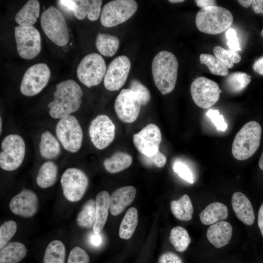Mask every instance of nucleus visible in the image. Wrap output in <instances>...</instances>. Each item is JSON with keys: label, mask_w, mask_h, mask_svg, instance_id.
<instances>
[{"label": "nucleus", "mask_w": 263, "mask_h": 263, "mask_svg": "<svg viewBox=\"0 0 263 263\" xmlns=\"http://www.w3.org/2000/svg\"><path fill=\"white\" fill-rule=\"evenodd\" d=\"M119 46L118 38L108 34L98 33L95 40V46L98 52L105 56H113Z\"/></svg>", "instance_id": "obj_30"}, {"label": "nucleus", "mask_w": 263, "mask_h": 263, "mask_svg": "<svg viewBox=\"0 0 263 263\" xmlns=\"http://www.w3.org/2000/svg\"><path fill=\"white\" fill-rule=\"evenodd\" d=\"M15 36L17 51L21 57L32 59L40 53L41 37L34 26H16Z\"/></svg>", "instance_id": "obj_10"}, {"label": "nucleus", "mask_w": 263, "mask_h": 263, "mask_svg": "<svg viewBox=\"0 0 263 263\" xmlns=\"http://www.w3.org/2000/svg\"><path fill=\"white\" fill-rule=\"evenodd\" d=\"M38 206L37 195L33 191L27 189L16 195L9 203V208L14 214L26 218L35 215Z\"/></svg>", "instance_id": "obj_18"}, {"label": "nucleus", "mask_w": 263, "mask_h": 263, "mask_svg": "<svg viewBox=\"0 0 263 263\" xmlns=\"http://www.w3.org/2000/svg\"><path fill=\"white\" fill-rule=\"evenodd\" d=\"M173 169L175 172L189 183L193 184L194 182L192 172L185 163L180 161L176 162L173 165Z\"/></svg>", "instance_id": "obj_42"}, {"label": "nucleus", "mask_w": 263, "mask_h": 263, "mask_svg": "<svg viewBox=\"0 0 263 263\" xmlns=\"http://www.w3.org/2000/svg\"><path fill=\"white\" fill-rule=\"evenodd\" d=\"M213 52L215 56L227 68H232L234 63H239L241 59V56L236 52L224 49L220 46H215Z\"/></svg>", "instance_id": "obj_38"}, {"label": "nucleus", "mask_w": 263, "mask_h": 263, "mask_svg": "<svg viewBox=\"0 0 263 263\" xmlns=\"http://www.w3.org/2000/svg\"><path fill=\"white\" fill-rule=\"evenodd\" d=\"M53 94V100L48 107L49 114L55 119L68 117L80 108L83 95L80 86L74 80L63 81L56 85Z\"/></svg>", "instance_id": "obj_1"}, {"label": "nucleus", "mask_w": 263, "mask_h": 263, "mask_svg": "<svg viewBox=\"0 0 263 263\" xmlns=\"http://www.w3.org/2000/svg\"><path fill=\"white\" fill-rule=\"evenodd\" d=\"M262 128L255 121L245 124L236 133L232 146V153L237 160L243 161L251 157L261 142Z\"/></svg>", "instance_id": "obj_4"}, {"label": "nucleus", "mask_w": 263, "mask_h": 263, "mask_svg": "<svg viewBox=\"0 0 263 263\" xmlns=\"http://www.w3.org/2000/svg\"><path fill=\"white\" fill-rule=\"evenodd\" d=\"M138 5L133 0H112L103 6L100 22L106 27H112L123 23L131 18L137 9Z\"/></svg>", "instance_id": "obj_7"}, {"label": "nucleus", "mask_w": 263, "mask_h": 263, "mask_svg": "<svg viewBox=\"0 0 263 263\" xmlns=\"http://www.w3.org/2000/svg\"><path fill=\"white\" fill-rule=\"evenodd\" d=\"M195 3L198 7L203 9L206 7L216 6V0H195Z\"/></svg>", "instance_id": "obj_48"}, {"label": "nucleus", "mask_w": 263, "mask_h": 263, "mask_svg": "<svg viewBox=\"0 0 263 263\" xmlns=\"http://www.w3.org/2000/svg\"><path fill=\"white\" fill-rule=\"evenodd\" d=\"M58 169L56 165L52 161L44 163L40 167L37 176L38 185L42 188L52 186L56 182Z\"/></svg>", "instance_id": "obj_28"}, {"label": "nucleus", "mask_w": 263, "mask_h": 263, "mask_svg": "<svg viewBox=\"0 0 263 263\" xmlns=\"http://www.w3.org/2000/svg\"><path fill=\"white\" fill-rule=\"evenodd\" d=\"M233 21L231 13L227 9L217 5L201 9L195 18L198 29L210 35L224 32L230 26Z\"/></svg>", "instance_id": "obj_3"}, {"label": "nucleus", "mask_w": 263, "mask_h": 263, "mask_svg": "<svg viewBox=\"0 0 263 263\" xmlns=\"http://www.w3.org/2000/svg\"><path fill=\"white\" fill-rule=\"evenodd\" d=\"M60 183L64 197L68 201L75 202L84 196L88 186L87 175L82 170L70 168L63 173Z\"/></svg>", "instance_id": "obj_11"}, {"label": "nucleus", "mask_w": 263, "mask_h": 263, "mask_svg": "<svg viewBox=\"0 0 263 263\" xmlns=\"http://www.w3.org/2000/svg\"><path fill=\"white\" fill-rule=\"evenodd\" d=\"M206 115L211 119L218 131L225 132L227 124L223 115L220 114L219 110L210 109L207 112Z\"/></svg>", "instance_id": "obj_43"}, {"label": "nucleus", "mask_w": 263, "mask_h": 263, "mask_svg": "<svg viewBox=\"0 0 263 263\" xmlns=\"http://www.w3.org/2000/svg\"><path fill=\"white\" fill-rule=\"evenodd\" d=\"M95 217V201L93 199H90L83 205L77 216L76 222L81 227L90 228L94 225Z\"/></svg>", "instance_id": "obj_33"}, {"label": "nucleus", "mask_w": 263, "mask_h": 263, "mask_svg": "<svg viewBox=\"0 0 263 263\" xmlns=\"http://www.w3.org/2000/svg\"><path fill=\"white\" fill-rule=\"evenodd\" d=\"M190 91L194 103L203 109L214 105L219 100L222 92L216 82L204 76L194 79L191 84Z\"/></svg>", "instance_id": "obj_12"}, {"label": "nucleus", "mask_w": 263, "mask_h": 263, "mask_svg": "<svg viewBox=\"0 0 263 263\" xmlns=\"http://www.w3.org/2000/svg\"><path fill=\"white\" fill-rule=\"evenodd\" d=\"M110 199L109 193L105 190L99 192L96 197V217L93 227L94 233H100L107 222L110 210Z\"/></svg>", "instance_id": "obj_23"}, {"label": "nucleus", "mask_w": 263, "mask_h": 263, "mask_svg": "<svg viewBox=\"0 0 263 263\" xmlns=\"http://www.w3.org/2000/svg\"><path fill=\"white\" fill-rule=\"evenodd\" d=\"M252 8L257 14H263V0H253L251 4Z\"/></svg>", "instance_id": "obj_50"}, {"label": "nucleus", "mask_w": 263, "mask_h": 263, "mask_svg": "<svg viewBox=\"0 0 263 263\" xmlns=\"http://www.w3.org/2000/svg\"><path fill=\"white\" fill-rule=\"evenodd\" d=\"M261 36L263 37V29L261 32Z\"/></svg>", "instance_id": "obj_56"}, {"label": "nucleus", "mask_w": 263, "mask_h": 263, "mask_svg": "<svg viewBox=\"0 0 263 263\" xmlns=\"http://www.w3.org/2000/svg\"><path fill=\"white\" fill-rule=\"evenodd\" d=\"M141 106L139 98L135 93L130 89H123L115 100L114 110L120 120L131 123L137 118Z\"/></svg>", "instance_id": "obj_15"}, {"label": "nucleus", "mask_w": 263, "mask_h": 263, "mask_svg": "<svg viewBox=\"0 0 263 263\" xmlns=\"http://www.w3.org/2000/svg\"><path fill=\"white\" fill-rule=\"evenodd\" d=\"M130 89L136 94L141 105H146L150 100V94L148 88L136 79H132L129 85Z\"/></svg>", "instance_id": "obj_40"}, {"label": "nucleus", "mask_w": 263, "mask_h": 263, "mask_svg": "<svg viewBox=\"0 0 263 263\" xmlns=\"http://www.w3.org/2000/svg\"><path fill=\"white\" fill-rule=\"evenodd\" d=\"M60 150L59 142L50 132L46 131L41 134L39 150L43 158L46 159H54L59 155Z\"/></svg>", "instance_id": "obj_27"}, {"label": "nucleus", "mask_w": 263, "mask_h": 263, "mask_svg": "<svg viewBox=\"0 0 263 263\" xmlns=\"http://www.w3.org/2000/svg\"><path fill=\"white\" fill-rule=\"evenodd\" d=\"M141 160L143 164L146 166L154 165L158 168L164 167L167 162V158L165 155L159 151L151 156H146L142 155Z\"/></svg>", "instance_id": "obj_44"}, {"label": "nucleus", "mask_w": 263, "mask_h": 263, "mask_svg": "<svg viewBox=\"0 0 263 263\" xmlns=\"http://www.w3.org/2000/svg\"><path fill=\"white\" fill-rule=\"evenodd\" d=\"M259 166L260 168L263 171V151L261 155L259 161Z\"/></svg>", "instance_id": "obj_53"}, {"label": "nucleus", "mask_w": 263, "mask_h": 263, "mask_svg": "<svg viewBox=\"0 0 263 263\" xmlns=\"http://www.w3.org/2000/svg\"><path fill=\"white\" fill-rule=\"evenodd\" d=\"M233 228L226 221H220L207 229V237L216 248H221L228 244L232 237Z\"/></svg>", "instance_id": "obj_21"}, {"label": "nucleus", "mask_w": 263, "mask_h": 263, "mask_svg": "<svg viewBox=\"0 0 263 263\" xmlns=\"http://www.w3.org/2000/svg\"><path fill=\"white\" fill-rule=\"evenodd\" d=\"M89 242L94 246H99L102 242V238L100 233L96 234L93 231L89 237Z\"/></svg>", "instance_id": "obj_47"}, {"label": "nucleus", "mask_w": 263, "mask_h": 263, "mask_svg": "<svg viewBox=\"0 0 263 263\" xmlns=\"http://www.w3.org/2000/svg\"><path fill=\"white\" fill-rule=\"evenodd\" d=\"M0 153V167L6 171H13L22 164L25 153V144L19 135H7L1 143Z\"/></svg>", "instance_id": "obj_6"}, {"label": "nucleus", "mask_w": 263, "mask_h": 263, "mask_svg": "<svg viewBox=\"0 0 263 263\" xmlns=\"http://www.w3.org/2000/svg\"><path fill=\"white\" fill-rule=\"evenodd\" d=\"M17 225L13 220L5 221L0 226V248L8 244L16 232Z\"/></svg>", "instance_id": "obj_39"}, {"label": "nucleus", "mask_w": 263, "mask_h": 263, "mask_svg": "<svg viewBox=\"0 0 263 263\" xmlns=\"http://www.w3.org/2000/svg\"><path fill=\"white\" fill-rule=\"evenodd\" d=\"M40 4L37 0H29L16 14L15 20L21 26H33L39 17Z\"/></svg>", "instance_id": "obj_25"}, {"label": "nucleus", "mask_w": 263, "mask_h": 263, "mask_svg": "<svg viewBox=\"0 0 263 263\" xmlns=\"http://www.w3.org/2000/svg\"><path fill=\"white\" fill-rule=\"evenodd\" d=\"M40 24L46 36L55 44L64 46L69 40V32L62 13L51 6L41 15Z\"/></svg>", "instance_id": "obj_5"}, {"label": "nucleus", "mask_w": 263, "mask_h": 263, "mask_svg": "<svg viewBox=\"0 0 263 263\" xmlns=\"http://www.w3.org/2000/svg\"><path fill=\"white\" fill-rule=\"evenodd\" d=\"M258 225L263 237V203L261 205L258 212Z\"/></svg>", "instance_id": "obj_51"}, {"label": "nucleus", "mask_w": 263, "mask_h": 263, "mask_svg": "<svg viewBox=\"0 0 263 263\" xmlns=\"http://www.w3.org/2000/svg\"><path fill=\"white\" fill-rule=\"evenodd\" d=\"M158 263H183V262L179 256L172 252L167 251L159 256Z\"/></svg>", "instance_id": "obj_46"}, {"label": "nucleus", "mask_w": 263, "mask_h": 263, "mask_svg": "<svg viewBox=\"0 0 263 263\" xmlns=\"http://www.w3.org/2000/svg\"><path fill=\"white\" fill-rule=\"evenodd\" d=\"M251 76L241 72L228 74L225 80L226 89L230 92L236 93L244 89L251 81Z\"/></svg>", "instance_id": "obj_35"}, {"label": "nucleus", "mask_w": 263, "mask_h": 263, "mask_svg": "<svg viewBox=\"0 0 263 263\" xmlns=\"http://www.w3.org/2000/svg\"><path fill=\"white\" fill-rule=\"evenodd\" d=\"M115 126L106 115L100 114L91 122L89 134L91 142L98 150L107 147L113 140Z\"/></svg>", "instance_id": "obj_14"}, {"label": "nucleus", "mask_w": 263, "mask_h": 263, "mask_svg": "<svg viewBox=\"0 0 263 263\" xmlns=\"http://www.w3.org/2000/svg\"><path fill=\"white\" fill-rule=\"evenodd\" d=\"M253 69L257 73L263 75V56L260 57L255 61Z\"/></svg>", "instance_id": "obj_49"}, {"label": "nucleus", "mask_w": 263, "mask_h": 263, "mask_svg": "<svg viewBox=\"0 0 263 263\" xmlns=\"http://www.w3.org/2000/svg\"><path fill=\"white\" fill-rule=\"evenodd\" d=\"M178 62L171 52L162 51L153 58L151 71L154 83L163 94L171 92L175 88L178 75Z\"/></svg>", "instance_id": "obj_2"}, {"label": "nucleus", "mask_w": 263, "mask_h": 263, "mask_svg": "<svg viewBox=\"0 0 263 263\" xmlns=\"http://www.w3.org/2000/svg\"><path fill=\"white\" fill-rule=\"evenodd\" d=\"M237 1L243 7L245 8H247L250 5H251L252 0H238Z\"/></svg>", "instance_id": "obj_52"}, {"label": "nucleus", "mask_w": 263, "mask_h": 263, "mask_svg": "<svg viewBox=\"0 0 263 263\" xmlns=\"http://www.w3.org/2000/svg\"><path fill=\"white\" fill-rule=\"evenodd\" d=\"M161 141L160 130L152 123L148 124L133 135L135 147L141 154L146 156L155 154L159 151Z\"/></svg>", "instance_id": "obj_17"}, {"label": "nucleus", "mask_w": 263, "mask_h": 263, "mask_svg": "<svg viewBox=\"0 0 263 263\" xmlns=\"http://www.w3.org/2000/svg\"><path fill=\"white\" fill-rule=\"evenodd\" d=\"M131 68V61L125 56L115 57L109 64L104 77V85L111 91H118L125 83Z\"/></svg>", "instance_id": "obj_16"}, {"label": "nucleus", "mask_w": 263, "mask_h": 263, "mask_svg": "<svg viewBox=\"0 0 263 263\" xmlns=\"http://www.w3.org/2000/svg\"><path fill=\"white\" fill-rule=\"evenodd\" d=\"M169 1L171 3H175L182 2H184V0H169Z\"/></svg>", "instance_id": "obj_54"}, {"label": "nucleus", "mask_w": 263, "mask_h": 263, "mask_svg": "<svg viewBox=\"0 0 263 263\" xmlns=\"http://www.w3.org/2000/svg\"><path fill=\"white\" fill-rule=\"evenodd\" d=\"M87 253L79 246H75L70 252L67 263H89Z\"/></svg>", "instance_id": "obj_41"}, {"label": "nucleus", "mask_w": 263, "mask_h": 263, "mask_svg": "<svg viewBox=\"0 0 263 263\" xmlns=\"http://www.w3.org/2000/svg\"><path fill=\"white\" fill-rule=\"evenodd\" d=\"M56 133L63 147L71 152H76L81 148L83 131L76 118L73 115L59 119Z\"/></svg>", "instance_id": "obj_8"}, {"label": "nucleus", "mask_w": 263, "mask_h": 263, "mask_svg": "<svg viewBox=\"0 0 263 263\" xmlns=\"http://www.w3.org/2000/svg\"><path fill=\"white\" fill-rule=\"evenodd\" d=\"M132 158L129 154L123 152H117L103 162L105 169L111 173L119 172L129 167Z\"/></svg>", "instance_id": "obj_31"}, {"label": "nucleus", "mask_w": 263, "mask_h": 263, "mask_svg": "<svg viewBox=\"0 0 263 263\" xmlns=\"http://www.w3.org/2000/svg\"><path fill=\"white\" fill-rule=\"evenodd\" d=\"M169 239L170 243L178 252L185 251L191 242L187 230L181 226H177L171 229Z\"/></svg>", "instance_id": "obj_36"}, {"label": "nucleus", "mask_w": 263, "mask_h": 263, "mask_svg": "<svg viewBox=\"0 0 263 263\" xmlns=\"http://www.w3.org/2000/svg\"><path fill=\"white\" fill-rule=\"evenodd\" d=\"M138 212L135 207L129 208L120 225L119 236L125 240L130 239L134 233L138 223Z\"/></svg>", "instance_id": "obj_32"}, {"label": "nucleus", "mask_w": 263, "mask_h": 263, "mask_svg": "<svg viewBox=\"0 0 263 263\" xmlns=\"http://www.w3.org/2000/svg\"><path fill=\"white\" fill-rule=\"evenodd\" d=\"M225 36L227 39V44L230 50L236 52L241 50L236 32L234 29L229 28L225 32Z\"/></svg>", "instance_id": "obj_45"}, {"label": "nucleus", "mask_w": 263, "mask_h": 263, "mask_svg": "<svg viewBox=\"0 0 263 263\" xmlns=\"http://www.w3.org/2000/svg\"><path fill=\"white\" fill-rule=\"evenodd\" d=\"M106 70L102 56L97 53H91L82 59L77 67L76 74L79 81L90 88L101 82Z\"/></svg>", "instance_id": "obj_9"}, {"label": "nucleus", "mask_w": 263, "mask_h": 263, "mask_svg": "<svg viewBox=\"0 0 263 263\" xmlns=\"http://www.w3.org/2000/svg\"><path fill=\"white\" fill-rule=\"evenodd\" d=\"M73 13L76 19L82 20L86 16L92 21L96 20L100 14L102 1L101 0H74Z\"/></svg>", "instance_id": "obj_22"}, {"label": "nucleus", "mask_w": 263, "mask_h": 263, "mask_svg": "<svg viewBox=\"0 0 263 263\" xmlns=\"http://www.w3.org/2000/svg\"><path fill=\"white\" fill-rule=\"evenodd\" d=\"M1 131H2V119H1V118L0 117V133L1 132Z\"/></svg>", "instance_id": "obj_55"}, {"label": "nucleus", "mask_w": 263, "mask_h": 263, "mask_svg": "<svg viewBox=\"0 0 263 263\" xmlns=\"http://www.w3.org/2000/svg\"><path fill=\"white\" fill-rule=\"evenodd\" d=\"M135 188L132 186L122 187L115 190L110 196V211L113 216L121 214L134 200Z\"/></svg>", "instance_id": "obj_19"}, {"label": "nucleus", "mask_w": 263, "mask_h": 263, "mask_svg": "<svg viewBox=\"0 0 263 263\" xmlns=\"http://www.w3.org/2000/svg\"><path fill=\"white\" fill-rule=\"evenodd\" d=\"M27 253L25 246L21 243H8L0 251V263H18L23 259Z\"/></svg>", "instance_id": "obj_26"}, {"label": "nucleus", "mask_w": 263, "mask_h": 263, "mask_svg": "<svg viewBox=\"0 0 263 263\" xmlns=\"http://www.w3.org/2000/svg\"><path fill=\"white\" fill-rule=\"evenodd\" d=\"M65 253V247L61 241H52L45 249L43 263H64Z\"/></svg>", "instance_id": "obj_34"}, {"label": "nucleus", "mask_w": 263, "mask_h": 263, "mask_svg": "<svg viewBox=\"0 0 263 263\" xmlns=\"http://www.w3.org/2000/svg\"><path fill=\"white\" fill-rule=\"evenodd\" d=\"M172 213L177 219L188 221L192 219L193 208L187 194H184L178 200H173L170 204Z\"/></svg>", "instance_id": "obj_29"}, {"label": "nucleus", "mask_w": 263, "mask_h": 263, "mask_svg": "<svg viewBox=\"0 0 263 263\" xmlns=\"http://www.w3.org/2000/svg\"><path fill=\"white\" fill-rule=\"evenodd\" d=\"M50 75V70L46 64L40 63L32 65L22 77L20 92L27 96L37 94L47 85Z\"/></svg>", "instance_id": "obj_13"}, {"label": "nucleus", "mask_w": 263, "mask_h": 263, "mask_svg": "<svg viewBox=\"0 0 263 263\" xmlns=\"http://www.w3.org/2000/svg\"><path fill=\"white\" fill-rule=\"evenodd\" d=\"M201 64L206 65L213 75L227 76L228 68L215 56L208 54H201L199 57Z\"/></svg>", "instance_id": "obj_37"}, {"label": "nucleus", "mask_w": 263, "mask_h": 263, "mask_svg": "<svg viewBox=\"0 0 263 263\" xmlns=\"http://www.w3.org/2000/svg\"><path fill=\"white\" fill-rule=\"evenodd\" d=\"M231 204L237 217L243 223L251 225L255 221L252 205L247 197L240 192H234L231 198Z\"/></svg>", "instance_id": "obj_20"}, {"label": "nucleus", "mask_w": 263, "mask_h": 263, "mask_svg": "<svg viewBox=\"0 0 263 263\" xmlns=\"http://www.w3.org/2000/svg\"><path fill=\"white\" fill-rule=\"evenodd\" d=\"M228 215V209L225 205L220 202H213L202 211L199 217L202 224L210 225L226 219Z\"/></svg>", "instance_id": "obj_24"}]
</instances>
